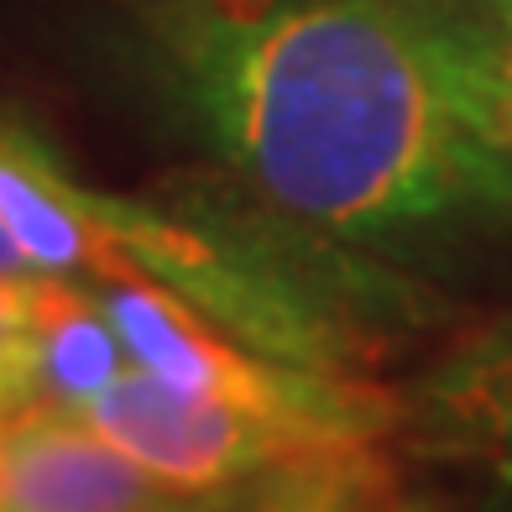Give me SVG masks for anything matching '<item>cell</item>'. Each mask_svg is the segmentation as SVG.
I'll return each mask as SVG.
<instances>
[{
	"label": "cell",
	"instance_id": "obj_1",
	"mask_svg": "<svg viewBox=\"0 0 512 512\" xmlns=\"http://www.w3.org/2000/svg\"><path fill=\"white\" fill-rule=\"evenodd\" d=\"M162 84L256 204L387 256L512 225L429 0H147Z\"/></svg>",
	"mask_w": 512,
	"mask_h": 512
},
{
	"label": "cell",
	"instance_id": "obj_2",
	"mask_svg": "<svg viewBox=\"0 0 512 512\" xmlns=\"http://www.w3.org/2000/svg\"><path fill=\"white\" fill-rule=\"evenodd\" d=\"M0 220L48 277H131L173 293L215 330L314 371H351L413 319V288L377 256L277 209L199 194H115L79 178L42 136L0 110Z\"/></svg>",
	"mask_w": 512,
	"mask_h": 512
},
{
	"label": "cell",
	"instance_id": "obj_3",
	"mask_svg": "<svg viewBox=\"0 0 512 512\" xmlns=\"http://www.w3.org/2000/svg\"><path fill=\"white\" fill-rule=\"evenodd\" d=\"M84 288L95 293V304L115 324V335L126 340L131 366L157 382L183 387L209 403H225V408L277 418V424L298 429L324 450L382 445L387 434H403L408 398H398L382 382L267 356L256 345L215 330L189 304H178L173 293L131 283V277H95Z\"/></svg>",
	"mask_w": 512,
	"mask_h": 512
},
{
	"label": "cell",
	"instance_id": "obj_4",
	"mask_svg": "<svg viewBox=\"0 0 512 512\" xmlns=\"http://www.w3.org/2000/svg\"><path fill=\"white\" fill-rule=\"evenodd\" d=\"M74 418L100 429L115 450H126L142 471H152L162 486H178V492L262 476L272 465L324 450L277 418L194 398V392L168 387L136 366L121 382H110L100 398H89Z\"/></svg>",
	"mask_w": 512,
	"mask_h": 512
},
{
	"label": "cell",
	"instance_id": "obj_5",
	"mask_svg": "<svg viewBox=\"0 0 512 512\" xmlns=\"http://www.w3.org/2000/svg\"><path fill=\"white\" fill-rule=\"evenodd\" d=\"M168 492L74 413L0 424V512H147Z\"/></svg>",
	"mask_w": 512,
	"mask_h": 512
},
{
	"label": "cell",
	"instance_id": "obj_6",
	"mask_svg": "<svg viewBox=\"0 0 512 512\" xmlns=\"http://www.w3.org/2000/svg\"><path fill=\"white\" fill-rule=\"evenodd\" d=\"M131 371V351L79 277H53L32 324L0 340V418L79 413Z\"/></svg>",
	"mask_w": 512,
	"mask_h": 512
},
{
	"label": "cell",
	"instance_id": "obj_7",
	"mask_svg": "<svg viewBox=\"0 0 512 512\" xmlns=\"http://www.w3.org/2000/svg\"><path fill=\"white\" fill-rule=\"evenodd\" d=\"M403 434L424 455L471 460L512 481V314L429 366L408 398Z\"/></svg>",
	"mask_w": 512,
	"mask_h": 512
},
{
	"label": "cell",
	"instance_id": "obj_8",
	"mask_svg": "<svg viewBox=\"0 0 512 512\" xmlns=\"http://www.w3.org/2000/svg\"><path fill=\"white\" fill-rule=\"evenodd\" d=\"M413 492L377 445L319 450L267 471L262 512H413Z\"/></svg>",
	"mask_w": 512,
	"mask_h": 512
},
{
	"label": "cell",
	"instance_id": "obj_9",
	"mask_svg": "<svg viewBox=\"0 0 512 512\" xmlns=\"http://www.w3.org/2000/svg\"><path fill=\"white\" fill-rule=\"evenodd\" d=\"M486 136L512 162V0H429Z\"/></svg>",
	"mask_w": 512,
	"mask_h": 512
},
{
	"label": "cell",
	"instance_id": "obj_10",
	"mask_svg": "<svg viewBox=\"0 0 512 512\" xmlns=\"http://www.w3.org/2000/svg\"><path fill=\"white\" fill-rule=\"evenodd\" d=\"M267 507V471L241 476L225 486H194V492H168L147 512H262Z\"/></svg>",
	"mask_w": 512,
	"mask_h": 512
},
{
	"label": "cell",
	"instance_id": "obj_11",
	"mask_svg": "<svg viewBox=\"0 0 512 512\" xmlns=\"http://www.w3.org/2000/svg\"><path fill=\"white\" fill-rule=\"evenodd\" d=\"M53 277H0V340H11L21 324H32Z\"/></svg>",
	"mask_w": 512,
	"mask_h": 512
},
{
	"label": "cell",
	"instance_id": "obj_12",
	"mask_svg": "<svg viewBox=\"0 0 512 512\" xmlns=\"http://www.w3.org/2000/svg\"><path fill=\"white\" fill-rule=\"evenodd\" d=\"M0 277H48V272H37L27 262V251L16 246V236L6 230V220H0Z\"/></svg>",
	"mask_w": 512,
	"mask_h": 512
},
{
	"label": "cell",
	"instance_id": "obj_13",
	"mask_svg": "<svg viewBox=\"0 0 512 512\" xmlns=\"http://www.w3.org/2000/svg\"><path fill=\"white\" fill-rule=\"evenodd\" d=\"M413 512H434V507H429V502H413Z\"/></svg>",
	"mask_w": 512,
	"mask_h": 512
},
{
	"label": "cell",
	"instance_id": "obj_14",
	"mask_svg": "<svg viewBox=\"0 0 512 512\" xmlns=\"http://www.w3.org/2000/svg\"><path fill=\"white\" fill-rule=\"evenodd\" d=\"M0 424H6V418H0Z\"/></svg>",
	"mask_w": 512,
	"mask_h": 512
}]
</instances>
